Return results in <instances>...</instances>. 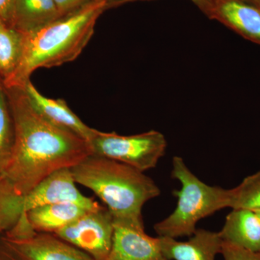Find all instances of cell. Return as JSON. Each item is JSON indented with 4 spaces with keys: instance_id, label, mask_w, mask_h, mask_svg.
<instances>
[{
    "instance_id": "1",
    "label": "cell",
    "mask_w": 260,
    "mask_h": 260,
    "mask_svg": "<svg viewBox=\"0 0 260 260\" xmlns=\"http://www.w3.org/2000/svg\"><path fill=\"white\" fill-rule=\"evenodd\" d=\"M15 130L13 153L1 174L0 192L23 195L46 178L71 169L92 150L88 142L38 112L24 88H5Z\"/></svg>"
},
{
    "instance_id": "2",
    "label": "cell",
    "mask_w": 260,
    "mask_h": 260,
    "mask_svg": "<svg viewBox=\"0 0 260 260\" xmlns=\"http://www.w3.org/2000/svg\"><path fill=\"white\" fill-rule=\"evenodd\" d=\"M107 0H93L35 31L24 34L23 53L16 71L5 88H23L35 70L75 60L91 39Z\"/></svg>"
},
{
    "instance_id": "3",
    "label": "cell",
    "mask_w": 260,
    "mask_h": 260,
    "mask_svg": "<svg viewBox=\"0 0 260 260\" xmlns=\"http://www.w3.org/2000/svg\"><path fill=\"white\" fill-rule=\"evenodd\" d=\"M70 170L75 183L93 191L114 219H143V205L160 194L158 186L144 172L94 154Z\"/></svg>"
},
{
    "instance_id": "4",
    "label": "cell",
    "mask_w": 260,
    "mask_h": 260,
    "mask_svg": "<svg viewBox=\"0 0 260 260\" xmlns=\"http://www.w3.org/2000/svg\"><path fill=\"white\" fill-rule=\"evenodd\" d=\"M172 177L181 183V188L173 192L178 198L176 209L154 225L158 237H190L200 220L230 206V189L205 184L181 157L173 158Z\"/></svg>"
},
{
    "instance_id": "5",
    "label": "cell",
    "mask_w": 260,
    "mask_h": 260,
    "mask_svg": "<svg viewBox=\"0 0 260 260\" xmlns=\"http://www.w3.org/2000/svg\"><path fill=\"white\" fill-rule=\"evenodd\" d=\"M75 184L70 169H62L46 178L26 194L0 192V230L3 233L10 230L22 215L43 205L72 202L90 209L101 206L80 192Z\"/></svg>"
},
{
    "instance_id": "6",
    "label": "cell",
    "mask_w": 260,
    "mask_h": 260,
    "mask_svg": "<svg viewBox=\"0 0 260 260\" xmlns=\"http://www.w3.org/2000/svg\"><path fill=\"white\" fill-rule=\"evenodd\" d=\"M88 144L94 155L122 162L142 172L156 167L167 147L164 135L155 130L124 136L95 129Z\"/></svg>"
},
{
    "instance_id": "7",
    "label": "cell",
    "mask_w": 260,
    "mask_h": 260,
    "mask_svg": "<svg viewBox=\"0 0 260 260\" xmlns=\"http://www.w3.org/2000/svg\"><path fill=\"white\" fill-rule=\"evenodd\" d=\"M0 260H95L54 234H0Z\"/></svg>"
},
{
    "instance_id": "8",
    "label": "cell",
    "mask_w": 260,
    "mask_h": 260,
    "mask_svg": "<svg viewBox=\"0 0 260 260\" xmlns=\"http://www.w3.org/2000/svg\"><path fill=\"white\" fill-rule=\"evenodd\" d=\"M54 234L95 260H107L112 248L114 218L107 208L101 206Z\"/></svg>"
},
{
    "instance_id": "9",
    "label": "cell",
    "mask_w": 260,
    "mask_h": 260,
    "mask_svg": "<svg viewBox=\"0 0 260 260\" xmlns=\"http://www.w3.org/2000/svg\"><path fill=\"white\" fill-rule=\"evenodd\" d=\"M107 260H168L158 238L145 232L143 219H114L112 248Z\"/></svg>"
},
{
    "instance_id": "10",
    "label": "cell",
    "mask_w": 260,
    "mask_h": 260,
    "mask_svg": "<svg viewBox=\"0 0 260 260\" xmlns=\"http://www.w3.org/2000/svg\"><path fill=\"white\" fill-rule=\"evenodd\" d=\"M206 16L260 45V9L247 0H212Z\"/></svg>"
},
{
    "instance_id": "11",
    "label": "cell",
    "mask_w": 260,
    "mask_h": 260,
    "mask_svg": "<svg viewBox=\"0 0 260 260\" xmlns=\"http://www.w3.org/2000/svg\"><path fill=\"white\" fill-rule=\"evenodd\" d=\"M159 246L168 260H215L221 253L223 239L219 232L197 229L186 242L158 237Z\"/></svg>"
},
{
    "instance_id": "12",
    "label": "cell",
    "mask_w": 260,
    "mask_h": 260,
    "mask_svg": "<svg viewBox=\"0 0 260 260\" xmlns=\"http://www.w3.org/2000/svg\"><path fill=\"white\" fill-rule=\"evenodd\" d=\"M23 88L34 107L48 120L75 133L88 143L93 138L95 129L86 125L63 99H51L44 96L30 80L27 82Z\"/></svg>"
},
{
    "instance_id": "13",
    "label": "cell",
    "mask_w": 260,
    "mask_h": 260,
    "mask_svg": "<svg viewBox=\"0 0 260 260\" xmlns=\"http://www.w3.org/2000/svg\"><path fill=\"white\" fill-rule=\"evenodd\" d=\"M219 234L224 242L260 252V218L254 210L233 209Z\"/></svg>"
},
{
    "instance_id": "14",
    "label": "cell",
    "mask_w": 260,
    "mask_h": 260,
    "mask_svg": "<svg viewBox=\"0 0 260 260\" xmlns=\"http://www.w3.org/2000/svg\"><path fill=\"white\" fill-rule=\"evenodd\" d=\"M90 210L93 209L72 202H59L38 207L25 215L35 232L54 234Z\"/></svg>"
},
{
    "instance_id": "15",
    "label": "cell",
    "mask_w": 260,
    "mask_h": 260,
    "mask_svg": "<svg viewBox=\"0 0 260 260\" xmlns=\"http://www.w3.org/2000/svg\"><path fill=\"white\" fill-rule=\"evenodd\" d=\"M60 17L54 0H16L11 26L29 34Z\"/></svg>"
},
{
    "instance_id": "16",
    "label": "cell",
    "mask_w": 260,
    "mask_h": 260,
    "mask_svg": "<svg viewBox=\"0 0 260 260\" xmlns=\"http://www.w3.org/2000/svg\"><path fill=\"white\" fill-rule=\"evenodd\" d=\"M24 35L0 21V78L8 81L16 71L23 53Z\"/></svg>"
},
{
    "instance_id": "17",
    "label": "cell",
    "mask_w": 260,
    "mask_h": 260,
    "mask_svg": "<svg viewBox=\"0 0 260 260\" xmlns=\"http://www.w3.org/2000/svg\"><path fill=\"white\" fill-rule=\"evenodd\" d=\"M15 143L13 118L3 83H0V174L9 162Z\"/></svg>"
},
{
    "instance_id": "18",
    "label": "cell",
    "mask_w": 260,
    "mask_h": 260,
    "mask_svg": "<svg viewBox=\"0 0 260 260\" xmlns=\"http://www.w3.org/2000/svg\"><path fill=\"white\" fill-rule=\"evenodd\" d=\"M229 208L260 209V171L244 178L239 185L230 189Z\"/></svg>"
},
{
    "instance_id": "19",
    "label": "cell",
    "mask_w": 260,
    "mask_h": 260,
    "mask_svg": "<svg viewBox=\"0 0 260 260\" xmlns=\"http://www.w3.org/2000/svg\"><path fill=\"white\" fill-rule=\"evenodd\" d=\"M221 254L224 260H260V252L246 250L223 241Z\"/></svg>"
},
{
    "instance_id": "20",
    "label": "cell",
    "mask_w": 260,
    "mask_h": 260,
    "mask_svg": "<svg viewBox=\"0 0 260 260\" xmlns=\"http://www.w3.org/2000/svg\"><path fill=\"white\" fill-rule=\"evenodd\" d=\"M56 8L61 16L69 14L79 9L83 5L88 4L93 0H54Z\"/></svg>"
},
{
    "instance_id": "21",
    "label": "cell",
    "mask_w": 260,
    "mask_h": 260,
    "mask_svg": "<svg viewBox=\"0 0 260 260\" xmlns=\"http://www.w3.org/2000/svg\"><path fill=\"white\" fill-rule=\"evenodd\" d=\"M16 0H0V21L11 26Z\"/></svg>"
},
{
    "instance_id": "22",
    "label": "cell",
    "mask_w": 260,
    "mask_h": 260,
    "mask_svg": "<svg viewBox=\"0 0 260 260\" xmlns=\"http://www.w3.org/2000/svg\"><path fill=\"white\" fill-rule=\"evenodd\" d=\"M135 1H142V0H121L116 5L125 4V3H130V2ZM191 1L194 3L196 6L199 8V9L201 10L203 13L207 15L208 10L210 9V5H211L212 0H191Z\"/></svg>"
},
{
    "instance_id": "23",
    "label": "cell",
    "mask_w": 260,
    "mask_h": 260,
    "mask_svg": "<svg viewBox=\"0 0 260 260\" xmlns=\"http://www.w3.org/2000/svg\"><path fill=\"white\" fill-rule=\"evenodd\" d=\"M107 1L108 2V4H109V8H111V7L116 6V5L121 0H107Z\"/></svg>"
},
{
    "instance_id": "24",
    "label": "cell",
    "mask_w": 260,
    "mask_h": 260,
    "mask_svg": "<svg viewBox=\"0 0 260 260\" xmlns=\"http://www.w3.org/2000/svg\"><path fill=\"white\" fill-rule=\"evenodd\" d=\"M249 3H252L253 5H255L260 9V0H247Z\"/></svg>"
},
{
    "instance_id": "25",
    "label": "cell",
    "mask_w": 260,
    "mask_h": 260,
    "mask_svg": "<svg viewBox=\"0 0 260 260\" xmlns=\"http://www.w3.org/2000/svg\"><path fill=\"white\" fill-rule=\"evenodd\" d=\"M255 211V213L257 214L258 216H259V218H260V209L259 210H254Z\"/></svg>"
},
{
    "instance_id": "26",
    "label": "cell",
    "mask_w": 260,
    "mask_h": 260,
    "mask_svg": "<svg viewBox=\"0 0 260 260\" xmlns=\"http://www.w3.org/2000/svg\"><path fill=\"white\" fill-rule=\"evenodd\" d=\"M3 83V81H2L1 78H0V83Z\"/></svg>"
},
{
    "instance_id": "27",
    "label": "cell",
    "mask_w": 260,
    "mask_h": 260,
    "mask_svg": "<svg viewBox=\"0 0 260 260\" xmlns=\"http://www.w3.org/2000/svg\"><path fill=\"white\" fill-rule=\"evenodd\" d=\"M2 233H3V232H2V231H1V230H0V234H2Z\"/></svg>"
},
{
    "instance_id": "28",
    "label": "cell",
    "mask_w": 260,
    "mask_h": 260,
    "mask_svg": "<svg viewBox=\"0 0 260 260\" xmlns=\"http://www.w3.org/2000/svg\"><path fill=\"white\" fill-rule=\"evenodd\" d=\"M0 179H1V174H0Z\"/></svg>"
}]
</instances>
